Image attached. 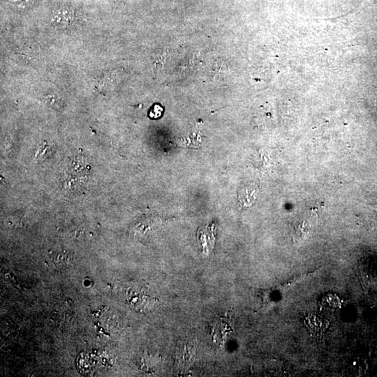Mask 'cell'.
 Here are the masks:
<instances>
[{
    "mask_svg": "<svg viewBox=\"0 0 377 377\" xmlns=\"http://www.w3.org/2000/svg\"><path fill=\"white\" fill-rule=\"evenodd\" d=\"M176 361L181 367H188L194 363L196 355L195 342L189 339L180 341L176 347Z\"/></svg>",
    "mask_w": 377,
    "mask_h": 377,
    "instance_id": "cell-1",
    "label": "cell"
},
{
    "mask_svg": "<svg viewBox=\"0 0 377 377\" xmlns=\"http://www.w3.org/2000/svg\"><path fill=\"white\" fill-rule=\"evenodd\" d=\"M198 239L203 254L207 255L211 253L215 241L212 228H206L198 231Z\"/></svg>",
    "mask_w": 377,
    "mask_h": 377,
    "instance_id": "cell-2",
    "label": "cell"
},
{
    "mask_svg": "<svg viewBox=\"0 0 377 377\" xmlns=\"http://www.w3.org/2000/svg\"><path fill=\"white\" fill-rule=\"evenodd\" d=\"M258 188L255 185L245 186L239 192V202L244 208L251 206L256 201Z\"/></svg>",
    "mask_w": 377,
    "mask_h": 377,
    "instance_id": "cell-3",
    "label": "cell"
},
{
    "mask_svg": "<svg viewBox=\"0 0 377 377\" xmlns=\"http://www.w3.org/2000/svg\"><path fill=\"white\" fill-rule=\"evenodd\" d=\"M73 20V13L71 11L63 10L58 11L51 19L53 26L58 28H65L69 26Z\"/></svg>",
    "mask_w": 377,
    "mask_h": 377,
    "instance_id": "cell-4",
    "label": "cell"
},
{
    "mask_svg": "<svg viewBox=\"0 0 377 377\" xmlns=\"http://www.w3.org/2000/svg\"><path fill=\"white\" fill-rule=\"evenodd\" d=\"M309 233H310V226L306 221L297 223L293 227L292 233H291L293 241L295 244H300L307 238Z\"/></svg>",
    "mask_w": 377,
    "mask_h": 377,
    "instance_id": "cell-5",
    "label": "cell"
},
{
    "mask_svg": "<svg viewBox=\"0 0 377 377\" xmlns=\"http://www.w3.org/2000/svg\"><path fill=\"white\" fill-rule=\"evenodd\" d=\"M34 0H10L11 7L19 12H25L29 10L33 5Z\"/></svg>",
    "mask_w": 377,
    "mask_h": 377,
    "instance_id": "cell-6",
    "label": "cell"
},
{
    "mask_svg": "<svg viewBox=\"0 0 377 377\" xmlns=\"http://www.w3.org/2000/svg\"><path fill=\"white\" fill-rule=\"evenodd\" d=\"M46 102L52 108L59 110V109L63 107V102H62V99L56 94H51V95L46 96Z\"/></svg>",
    "mask_w": 377,
    "mask_h": 377,
    "instance_id": "cell-7",
    "label": "cell"
},
{
    "mask_svg": "<svg viewBox=\"0 0 377 377\" xmlns=\"http://www.w3.org/2000/svg\"><path fill=\"white\" fill-rule=\"evenodd\" d=\"M360 363H359L358 361H354L349 364L348 366V371L353 375H357L359 374L361 369H360Z\"/></svg>",
    "mask_w": 377,
    "mask_h": 377,
    "instance_id": "cell-8",
    "label": "cell"
},
{
    "mask_svg": "<svg viewBox=\"0 0 377 377\" xmlns=\"http://www.w3.org/2000/svg\"><path fill=\"white\" fill-rule=\"evenodd\" d=\"M162 112H163V109L162 107L159 106V105H155L150 112V116L152 118H157V117H160L162 115Z\"/></svg>",
    "mask_w": 377,
    "mask_h": 377,
    "instance_id": "cell-9",
    "label": "cell"
}]
</instances>
